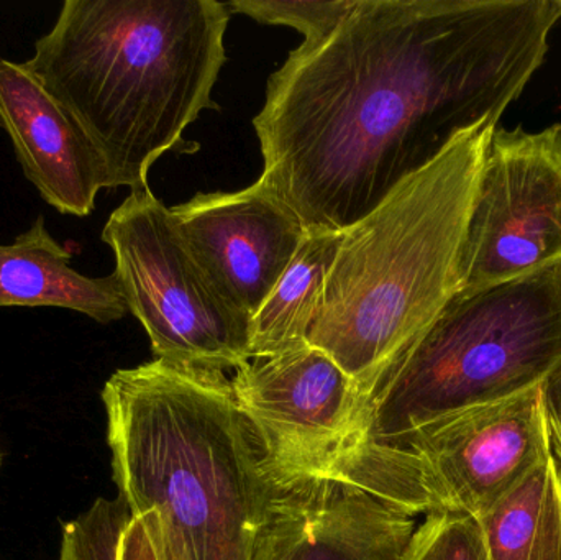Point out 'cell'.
<instances>
[{
	"label": "cell",
	"instance_id": "7402d4cb",
	"mask_svg": "<svg viewBox=\"0 0 561 560\" xmlns=\"http://www.w3.org/2000/svg\"><path fill=\"white\" fill-rule=\"evenodd\" d=\"M559 2H560V5H561V0H559Z\"/></svg>",
	"mask_w": 561,
	"mask_h": 560
},
{
	"label": "cell",
	"instance_id": "44dd1931",
	"mask_svg": "<svg viewBox=\"0 0 561 560\" xmlns=\"http://www.w3.org/2000/svg\"><path fill=\"white\" fill-rule=\"evenodd\" d=\"M0 467H2V456H0Z\"/></svg>",
	"mask_w": 561,
	"mask_h": 560
},
{
	"label": "cell",
	"instance_id": "e0dca14e",
	"mask_svg": "<svg viewBox=\"0 0 561 560\" xmlns=\"http://www.w3.org/2000/svg\"><path fill=\"white\" fill-rule=\"evenodd\" d=\"M232 12L268 25H287L299 30L304 42L325 38L355 9L356 0H233Z\"/></svg>",
	"mask_w": 561,
	"mask_h": 560
},
{
	"label": "cell",
	"instance_id": "d6986e66",
	"mask_svg": "<svg viewBox=\"0 0 561 560\" xmlns=\"http://www.w3.org/2000/svg\"><path fill=\"white\" fill-rule=\"evenodd\" d=\"M118 560H160L153 529L147 515L135 516L122 539Z\"/></svg>",
	"mask_w": 561,
	"mask_h": 560
},
{
	"label": "cell",
	"instance_id": "277c9868",
	"mask_svg": "<svg viewBox=\"0 0 561 560\" xmlns=\"http://www.w3.org/2000/svg\"><path fill=\"white\" fill-rule=\"evenodd\" d=\"M497 124L486 118L461 132L342 233L309 344L325 352L368 401L460 292L468 222Z\"/></svg>",
	"mask_w": 561,
	"mask_h": 560
},
{
	"label": "cell",
	"instance_id": "5b68a950",
	"mask_svg": "<svg viewBox=\"0 0 561 560\" xmlns=\"http://www.w3.org/2000/svg\"><path fill=\"white\" fill-rule=\"evenodd\" d=\"M560 364L561 262L457 293L373 391L356 446H396L448 414L537 387Z\"/></svg>",
	"mask_w": 561,
	"mask_h": 560
},
{
	"label": "cell",
	"instance_id": "8992f818",
	"mask_svg": "<svg viewBox=\"0 0 561 560\" xmlns=\"http://www.w3.org/2000/svg\"><path fill=\"white\" fill-rule=\"evenodd\" d=\"M102 242L114 253L122 296L154 358L219 372L252 358L249 319L219 295L150 186L131 191L108 216Z\"/></svg>",
	"mask_w": 561,
	"mask_h": 560
},
{
	"label": "cell",
	"instance_id": "7c38bea8",
	"mask_svg": "<svg viewBox=\"0 0 561 560\" xmlns=\"http://www.w3.org/2000/svg\"><path fill=\"white\" fill-rule=\"evenodd\" d=\"M0 127L42 199L62 216L88 217L107 171L68 112L46 92L25 62L0 59Z\"/></svg>",
	"mask_w": 561,
	"mask_h": 560
},
{
	"label": "cell",
	"instance_id": "8fae6325",
	"mask_svg": "<svg viewBox=\"0 0 561 560\" xmlns=\"http://www.w3.org/2000/svg\"><path fill=\"white\" fill-rule=\"evenodd\" d=\"M171 213L207 278L249 321L307 236L296 214L260 181L236 193L197 194Z\"/></svg>",
	"mask_w": 561,
	"mask_h": 560
},
{
	"label": "cell",
	"instance_id": "3957f363",
	"mask_svg": "<svg viewBox=\"0 0 561 560\" xmlns=\"http://www.w3.org/2000/svg\"><path fill=\"white\" fill-rule=\"evenodd\" d=\"M102 403L118 495L160 560H252L272 470L226 372L154 358L115 372Z\"/></svg>",
	"mask_w": 561,
	"mask_h": 560
},
{
	"label": "cell",
	"instance_id": "9a60e30c",
	"mask_svg": "<svg viewBox=\"0 0 561 560\" xmlns=\"http://www.w3.org/2000/svg\"><path fill=\"white\" fill-rule=\"evenodd\" d=\"M340 240L342 233H307L293 262L250 321V357H272L309 344Z\"/></svg>",
	"mask_w": 561,
	"mask_h": 560
},
{
	"label": "cell",
	"instance_id": "ac0fdd59",
	"mask_svg": "<svg viewBox=\"0 0 561 560\" xmlns=\"http://www.w3.org/2000/svg\"><path fill=\"white\" fill-rule=\"evenodd\" d=\"M405 560H490V556L477 518L432 513L415 529Z\"/></svg>",
	"mask_w": 561,
	"mask_h": 560
},
{
	"label": "cell",
	"instance_id": "30bf717a",
	"mask_svg": "<svg viewBox=\"0 0 561 560\" xmlns=\"http://www.w3.org/2000/svg\"><path fill=\"white\" fill-rule=\"evenodd\" d=\"M230 384L275 466L323 469L362 439L368 398L310 344L252 358L237 368Z\"/></svg>",
	"mask_w": 561,
	"mask_h": 560
},
{
	"label": "cell",
	"instance_id": "52a82bcc",
	"mask_svg": "<svg viewBox=\"0 0 561 560\" xmlns=\"http://www.w3.org/2000/svg\"><path fill=\"white\" fill-rule=\"evenodd\" d=\"M272 490L252 560H405L421 492L359 450L323 469L270 462Z\"/></svg>",
	"mask_w": 561,
	"mask_h": 560
},
{
	"label": "cell",
	"instance_id": "ba28073f",
	"mask_svg": "<svg viewBox=\"0 0 561 560\" xmlns=\"http://www.w3.org/2000/svg\"><path fill=\"white\" fill-rule=\"evenodd\" d=\"M561 262V124L497 125L468 222L460 292L473 293Z\"/></svg>",
	"mask_w": 561,
	"mask_h": 560
},
{
	"label": "cell",
	"instance_id": "5bb4252c",
	"mask_svg": "<svg viewBox=\"0 0 561 560\" xmlns=\"http://www.w3.org/2000/svg\"><path fill=\"white\" fill-rule=\"evenodd\" d=\"M477 519L490 560H561V472L553 454Z\"/></svg>",
	"mask_w": 561,
	"mask_h": 560
},
{
	"label": "cell",
	"instance_id": "6da1fadb",
	"mask_svg": "<svg viewBox=\"0 0 561 560\" xmlns=\"http://www.w3.org/2000/svg\"><path fill=\"white\" fill-rule=\"evenodd\" d=\"M559 0H356L289 53L253 118L260 183L307 233H343L461 132L523 95Z\"/></svg>",
	"mask_w": 561,
	"mask_h": 560
},
{
	"label": "cell",
	"instance_id": "2e32d148",
	"mask_svg": "<svg viewBox=\"0 0 561 560\" xmlns=\"http://www.w3.org/2000/svg\"><path fill=\"white\" fill-rule=\"evenodd\" d=\"M135 515L127 500L99 499L62 528L59 560H118L122 539Z\"/></svg>",
	"mask_w": 561,
	"mask_h": 560
},
{
	"label": "cell",
	"instance_id": "ffe728a7",
	"mask_svg": "<svg viewBox=\"0 0 561 560\" xmlns=\"http://www.w3.org/2000/svg\"><path fill=\"white\" fill-rule=\"evenodd\" d=\"M540 391L550 444L561 462V364L547 375L546 380L540 384Z\"/></svg>",
	"mask_w": 561,
	"mask_h": 560
},
{
	"label": "cell",
	"instance_id": "4fadbf2b",
	"mask_svg": "<svg viewBox=\"0 0 561 560\" xmlns=\"http://www.w3.org/2000/svg\"><path fill=\"white\" fill-rule=\"evenodd\" d=\"M71 259L39 216L12 243H0V308L68 309L99 324L125 318L127 302L114 273L85 276Z\"/></svg>",
	"mask_w": 561,
	"mask_h": 560
},
{
	"label": "cell",
	"instance_id": "7a4b0ae2",
	"mask_svg": "<svg viewBox=\"0 0 561 560\" xmlns=\"http://www.w3.org/2000/svg\"><path fill=\"white\" fill-rule=\"evenodd\" d=\"M227 3L217 0H66L26 68L84 132L108 190L148 187L168 151L207 108L227 61Z\"/></svg>",
	"mask_w": 561,
	"mask_h": 560
},
{
	"label": "cell",
	"instance_id": "9c48e42d",
	"mask_svg": "<svg viewBox=\"0 0 561 560\" xmlns=\"http://www.w3.org/2000/svg\"><path fill=\"white\" fill-rule=\"evenodd\" d=\"M434 513L480 518L552 453L540 385L434 421L391 447Z\"/></svg>",
	"mask_w": 561,
	"mask_h": 560
}]
</instances>
